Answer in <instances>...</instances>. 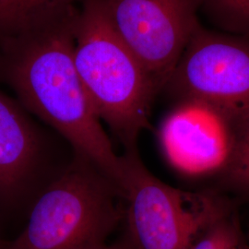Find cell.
Wrapping results in <instances>:
<instances>
[{
  "mask_svg": "<svg viewBox=\"0 0 249 249\" xmlns=\"http://www.w3.org/2000/svg\"><path fill=\"white\" fill-rule=\"evenodd\" d=\"M79 10L35 31L0 37V80L16 92L24 109L61 134L121 193L123 156L114 151L75 66Z\"/></svg>",
  "mask_w": 249,
  "mask_h": 249,
  "instance_id": "6da1fadb",
  "label": "cell"
},
{
  "mask_svg": "<svg viewBox=\"0 0 249 249\" xmlns=\"http://www.w3.org/2000/svg\"><path fill=\"white\" fill-rule=\"evenodd\" d=\"M74 37V61L100 120L124 146L137 150L151 126V104L159 90L113 26L102 0H84Z\"/></svg>",
  "mask_w": 249,
  "mask_h": 249,
  "instance_id": "7a4b0ae2",
  "label": "cell"
},
{
  "mask_svg": "<svg viewBox=\"0 0 249 249\" xmlns=\"http://www.w3.org/2000/svg\"><path fill=\"white\" fill-rule=\"evenodd\" d=\"M30 209L24 229L9 249H100L123 220L111 180L76 155Z\"/></svg>",
  "mask_w": 249,
  "mask_h": 249,
  "instance_id": "3957f363",
  "label": "cell"
},
{
  "mask_svg": "<svg viewBox=\"0 0 249 249\" xmlns=\"http://www.w3.org/2000/svg\"><path fill=\"white\" fill-rule=\"evenodd\" d=\"M121 197L127 249H189L197 235L229 210L213 194L171 187L145 167L138 150L124 151Z\"/></svg>",
  "mask_w": 249,
  "mask_h": 249,
  "instance_id": "277c9868",
  "label": "cell"
},
{
  "mask_svg": "<svg viewBox=\"0 0 249 249\" xmlns=\"http://www.w3.org/2000/svg\"><path fill=\"white\" fill-rule=\"evenodd\" d=\"M249 124V108L182 99L160 125V145L170 164L182 175L226 178Z\"/></svg>",
  "mask_w": 249,
  "mask_h": 249,
  "instance_id": "5b68a950",
  "label": "cell"
},
{
  "mask_svg": "<svg viewBox=\"0 0 249 249\" xmlns=\"http://www.w3.org/2000/svg\"><path fill=\"white\" fill-rule=\"evenodd\" d=\"M157 89L165 88L196 28L198 0H102Z\"/></svg>",
  "mask_w": 249,
  "mask_h": 249,
  "instance_id": "8992f818",
  "label": "cell"
},
{
  "mask_svg": "<svg viewBox=\"0 0 249 249\" xmlns=\"http://www.w3.org/2000/svg\"><path fill=\"white\" fill-rule=\"evenodd\" d=\"M165 88L180 100L249 108V39L206 30L191 36Z\"/></svg>",
  "mask_w": 249,
  "mask_h": 249,
  "instance_id": "52a82bcc",
  "label": "cell"
},
{
  "mask_svg": "<svg viewBox=\"0 0 249 249\" xmlns=\"http://www.w3.org/2000/svg\"><path fill=\"white\" fill-rule=\"evenodd\" d=\"M40 138L20 104L0 89V209L24 203L40 163Z\"/></svg>",
  "mask_w": 249,
  "mask_h": 249,
  "instance_id": "ba28073f",
  "label": "cell"
},
{
  "mask_svg": "<svg viewBox=\"0 0 249 249\" xmlns=\"http://www.w3.org/2000/svg\"><path fill=\"white\" fill-rule=\"evenodd\" d=\"M84 0H0V37L47 26L80 8Z\"/></svg>",
  "mask_w": 249,
  "mask_h": 249,
  "instance_id": "9c48e42d",
  "label": "cell"
},
{
  "mask_svg": "<svg viewBox=\"0 0 249 249\" xmlns=\"http://www.w3.org/2000/svg\"><path fill=\"white\" fill-rule=\"evenodd\" d=\"M199 10L229 35L249 37V0H198Z\"/></svg>",
  "mask_w": 249,
  "mask_h": 249,
  "instance_id": "30bf717a",
  "label": "cell"
},
{
  "mask_svg": "<svg viewBox=\"0 0 249 249\" xmlns=\"http://www.w3.org/2000/svg\"><path fill=\"white\" fill-rule=\"evenodd\" d=\"M242 246L238 224L227 210L197 235L189 249H231Z\"/></svg>",
  "mask_w": 249,
  "mask_h": 249,
  "instance_id": "8fae6325",
  "label": "cell"
},
{
  "mask_svg": "<svg viewBox=\"0 0 249 249\" xmlns=\"http://www.w3.org/2000/svg\"><path fill=\"white\" fill-rule=\"evenodd\" d=\"M226 179L234 187L249 192V124L237 160Z\"/></svg>",
  "mask_w": 249,
  "mask_h": 249,
  "instance_id": "7c38bea8",
  "label": "cell"
},
{
  "mask_svg": "<svg viewBox=\"0 0 249 249\" xmlns=\"http://www.w3.org/2000/svg\"><path fill=\"white\" fill-rule=\"evenodd\" d=\"M126 249V247H125V245L124 244V242L123 240L120 238L119 240L116 241L115 243H113V244H111V245H108L107 244V246H105V247H103L102 249Z\"/></svg>",
  "mask_w": 249,
  "mask_h": 249,
  "instance_id": "4fadbf2b",
  "label": "cell"
},
{
  "mask_svg": "<svg viewBox=\"0 0 249 249\" xmlns=\"http://www.w3.org/2000/svg\"><path fill=\"white\" fill-rule=\"evenodd\" d=\"M9 241L4 240L0 236V249H9Z\"/></svg>",
  "mask_w": 249,
  "mask_h": 249,
  "instance_id": "5bb4252c",
  "label": "cell"
},
{
  "mask_svg": "<svg viewBox=\"0 0 249 249\" xmlns=\"http://www.w3.org/2000/svg\"><path fill=\"white\" fill-rule=\"evenodd\" d=\"M243 249V246L242 247H236V248H233V249Z\"/></svg>",
  "mask_w": 249,
  "mask_h": 249,
  "instance_id": "9a60e30c",
  "label": "cell"
}]
</instances>
